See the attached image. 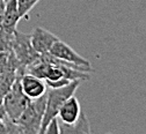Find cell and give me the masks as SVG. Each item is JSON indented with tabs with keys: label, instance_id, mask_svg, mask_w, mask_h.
<instances>
[{
	"label": "cell",
	"instance_id": "9",
	"mask_svg": "<svg viewBox=\"0 0 146 134\" xmlns=\"http://www.w3.org/2000/svg\"><path fill=\"white\" fill-rule=\"evenodd\" d=\"M19 21H20V15H19V11H17L16 0H7L3 22L0 27L8 32H14L16 30V26L19 23Z\"/></svg>",
	"mask_w": 146,
	"mask_h": 134
},
{
	"label": "cell",
	"instance_id": "3",
	"mask_svg": "<svg viewBox=\"0 0 146 134\" xmlns=\"http://www.w3.org/2000/svg\"><path fill=\"white\" fill-rule=\"evenodd\" d=\"M21 74H17V78L14 81L13 86L8 90V92L4 96V106L6 111V116L8 119L16 121L22 112L26 110L28 104L31 102L22 90L20 82Z\"/></svg>",
	"mask_w": 146,
	"mask_h": 134
},
{
	"label": "cell",
	"instance_id": "15",
	"mask_svg": "<svg viewBox=\"0 0 146 134\" xmlns=\"http://www.w3.org/2000/svg\"><path fill=\"white\" fill-rule=\"evenodd\" d=\"M44 134H59V125L57 118H54L50 121V124L44 129Z\"/></svg>",
	"mask_w": 146,
	"mask_h": 134
},
{
	"label": "cell",
	"instance_id": "1",
	"mask_svg": "<svg viewBox=\"0 0 146 134\" xmlns=\"http://www.w3.org/2000/svg\"><path fill=\"white\" fill-rule=\"evenodd\" d=\"M79 80L72 81L70 84L58 88V89H49L46 91V103H45V111H44V117L42 120L41 129H45L46 126L50 124V121L54 118H57L58 111L60 106L64 104L66 100H68L71 96L74 95L78 87L80 86Z\"/></svg>",
	"mask_w": 146,
	"mask_h": 134
},
{
	"label": "cell",
	"instance_id": "10",
	"mask_svg": "<svg viewBox=\"0 0 146 134\" xmlns=\"http://www.w3.org/2000/svg\"><path fill=\"white\" fill-rule=\"evenodd\" d=\"M59 134H92L90 124L87 116L81 112L79 119L74 124H64L58 120Z\"/></svg>",
	"mask_w": 146,
	"mask_h": 134
},
{
	"label": "cell",
	"instance_id": "7",
	"mask_svg": "<svg viewBox=\"0 0 146 134\" xmlns=\"http://www.w3.org/2000/svg\"><path fill=\"white\" fill-rule=\"evenodd\" d=\"M20 82L25 95L30 101L42 97L48 91V86L44 80L38 79L28 73H25L20 76Z\"/></svg>",
	"mask_w": 146,
	"mask_h": 134
},
{
	"label": "cell",
	"instance_id": "6",
	"mask_svg": "<svg viewBox=\"0 0 146 134\" xmlns=\"http://www.w3.org/2000/svg\"><path fill=\"white\" fill-rule=\"evenodd\" d=\"M51 55H53L54 58L60 59L63 61H67V63H72V64H77L80 66H85V67H92L89 64V61L81 57L79 53H77L73 50L70 45H67L66 43H64L63 41L58 40L54 43L49 52Z\"/></svg>",
	"mask_w": 146,
	"mask_h": 134
},
{
	"label": "cell",
	"instance_id": "11",
	"mask_svg": "<svg viewBox=\"0 0 146 134\" xmlns=\"http://www.w3.org/2000/svg\"><path fill=\"white\" fill-rule=\"evenodd\" d=\"M17 78V72L0 73V96H5Z\"/></svg>",
	"mask_w": 146,
	"mask_h": 134
},
{
	"label": "cell",
	"instance_id": "14",
	"mask_svg": "<svg viewBox=\"0 0 146 134\" xmlns=\"http://www.w3.org/2000/svg\"><path fill=\"white\" fill-rule=\"evenodd\" d=\"M72 81L65 79V78H62V79H58L56 81H45L46 86L49 89H58V88H62V87H65L67 84H70Z\"/></svg>",
	"mask_w": 146,
	"mask_h": 134
},
{
	"label": "cell",
	"instance_id": "19",
	"mask_svg": "<svg viewBox=\"0 0 146 134\" xmlns=\"http://www.w3.org/2000/svg\"><path fill=\"white\" fill-rule=\"evenodd\" d=\"M5 1H7V0H5Z\"/></svg>",
	"mask_w": 146,
	"mask_h": 134
},
{
	"label": "cell",
	"instance_id": "5",
	"mask_svg": "<svg viewBox=\"0 0 146 134\" xmlns=\"http://www.w3.org/2000/svg\"><path fill=\"white\" fill-rule=\"evenodd\" d=\"M59 38L52 34L51 31L41 28V27H36L33 29L30 32V42L34 48V50L40 53V54H45L49 53L52 45L56 43Z\"/></svg>",
	"mask_w": 146,
	"mask_h": 134
},
{
	"label": "cell",
	"instance_id": "13",
	"mask_svg": "<svg viewBox=\"0 0 146 134\" xmlns=\"http://www.w3.org/2000/svg\"><path fill=\"white\" fill-rule=\"evenodd\" d=\"M40 0H16V5H17V11H19L20 18L27 17L30 11L35 7V5L37 4Z\"/></svg>",
	"mask_w": 146,
	"mask_h": 134
},
{
	"label": "cell",
	"instance_id": "17",
	"mask_svg": "<svg viewBox=\"0 0 146 134\" xmlns=\"http://www.w3.org/2000/svg\"><path fill=\"white\" fill-rule=\"evenodd\" d=\"M5 7H6V1H5V0H0V26H1V22H3Z\"/></svg>",
	"mask_w": 146,
	"mask_h": 134
},
{
	"label": "cell",
	"instance_id": "2",
	"mask_svg": "<svg viewBox=\"0 0 146 134\" xmlns=\"http://www.w3.org/2000/svg\"><path fill=\"white\" fill-rule=\"evenodd\" d=\"M46 103V94L31 101L15 123L21 128L22 134H37L42 126Z\"/></svg>",
	"mask_w": 146,
	"mask_h": 134
},
{
	"label": "cell",
	"instance_id": "12",
	"mask_svg": "<svg viewBox=\"0 0 146 134\" xmlns=\"http://www.w3.org/2000/svg\"><path fill=\"white\" fill-rule=\"evenodd\" d=\"M14 32H8L0 27V52L12 51Z\"/></svg>",
	"mask_w": 146,
	"mask_h": 134
},
{
	"label": "cell",
	"instance_id": "4",
	"mask_svg": "<svg viewBox=\"0 0 146 134\" xmlns=\"http://www.w3.org/2000/svg\"><path fill=\"white\" fill-rule=\"evenodd\" d=\"M12 51L16 59L19 60L22 67H27L40 59L41 54L37 53L30 42V34H25L19 30L14 31V40H13V48Z\"/></svg>",
	"mask_w": 146,
	"mask_h": 134
},
{
	"label": "cell",
	"instance_id": "18",
	"mask_svg": "<svg viewBox=\"0 0 146 134\" xmlns=\"http://www.w3.org/2000/svg\"><path fill=\"white\" fill-rule=\"evenodd\" d=\"M37 134H44V131H43V129H40V132H38Z\"/></svg>",
	"mask_w": 146,
	"mask_h": 134
},
{
	"label": "cell",
	"instance_id": "16",
	"mask_svg": "<svg viewBox=\"0 0 146 134\" xmlns=\"http://www.w3.org/2000/svg\"><path fill=\"white\" fill-rule=\"evenodd\" d=\"M6 116V111H5V106H4V97L0 96V120L5 119Z\"/></svg>",
	"mask_w": 146,
	"mask_h": 134
},
{
	"label": "cell",
	"instance_id": "8",
	"mask_svg": "<svg viewBox=\"0 0 146 134\" xmlns=\"http://www.w3.org/2000/svg\"><path fill=\"white\" fill-rule=\"evenodd\" d=\"M81 114V106L79 100L73 95L64 102L58 111L57 119L64 124H74Z\"/></svg>",
	"mask_w": 146,
	"mask_h": 134
}]
</instances>
